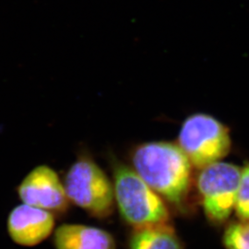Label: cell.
I'll return each instance as SVG.
<instances>
[{
  "label": "cell",
  "mask_w": 249,
  "mask_h": 249,
  "mask_svg": "<svg viewBox=\"0 0 249 249\" xmlns=\"http://www.w3.org/2000/svg\"><path fill=\"white\" fill-rule=\"evenodd\" d=\"M17 193L24 204L36 207L51 213L63 214L70 208L64 182L54 170L45 164L30 171L19 183Z\"/></svg>",
  "instance_id": "6"
},
{
  "label": "cell",
  "mask_w": 249,
  "mask_h": 249,
  "mask_svg": "<svg viewBox=\"0 0 249 249\" xmlns=\"http://www.w3.org/2000/svg\"><path fill=\"white\" fill-rule=\"evenodd\" d=\"M226 249H249V221L230 224L223 233Z\"/></svg>",
  "instance_id": "10"
},
{
  "label": "cell",
  "mask_w": 249,
  "mask_h": 249,
  "mask_svg": "<svg viewBox=\"0 0 249 249\" xmlns=\"http://www.w3.org/2000/svg\"><path fill=\"white\" fill-rule=\"evenodd\" d=\"M127 249H184V247L167 223L133 229Z\"/></svg>",
  "instance_id": "9"
},
{
  "label": "cell",
  "mask_w": 249,
  "mask_h": 249,
  "mask_svg": "<svg viewBox=\"0 0 249 249\" xmlns=\"http://www.w3.org/2000/svg\"><path fill=\"white\" fill-rule=\"evenodd\" d=\"M241 169L229 162L217 161L202 168L196 182L206 216L222 223L234 211Z\"/></svg>",
  "instance_id": "5"
},
{
  "label": "cell",
  "mask_w": 249,
  "mask_h": 249,
  "mask_svg": "<svg viewBox=\"0 0 249 249\" xmlns=\"http://www.w3.org/2000/svg\"><path fill=\"white\" fill-rule=\"evenodd\" d=\"M234 212L242 221H249V163L241 169Z\"/></svg>",
  "instance_id": "11"
},
{
  "label": "cell",
  "mask_w": 249,
  "mask_h": 249,
  "mask_svg": "<svg viewBox=\"0 0 249 249\" xmlns=\"http://www.w3.org/2000/svg\"><path fill=\"white\" fill-rule=\"evenodd\" d=\"M55 249H116L114 236L102 228L78 224L64 223L53 231Z\"/></svg>",
  "instance_id": "8"
},
{
  "label": "cell",
  "mask_w": 249,
  "mask_h": 249,
  "mask_svg": "<svg viewBox=\"0 0 249 249\" xmlns=\"http://www.w3.org/2000/svg\"><path fill=\"white\" fill-rule=\"evenodd\" d=\"M112 181L118 213L132 229L168 223L169 211L165 201L131 166L115 161Z\"/></svg>",
  "instance_id": "2"
},
{
  "label": "cell",
  "mask_w": 249,
  "mask_h": 249,
  "mask_svg": "<svg viewBox=\"0 0 249 249\" xmlns=\"http://www.w3.org/2000/svg\"><path fill=\"white\" fill-rule=\"evenodd\" d=\"M178 144L191 164L202 169L222 160L230 152L231 140L228 127L215 117L195 114L183 122Z\"/></svg>",
  "instance_id": "4"
},
{
  "label": "cell",
  "mask_w": 249,
  "mask_h": 249,
  "mask_svg": "<svg viewBox=\"0 0 249 249\" xmlns=\"http://www.w3.org/2000/svg\"><path fill=\"white\" fill-rule=\"evenodd\" d=\"M54 229V216L45 210L21 204L11 210L7 220L10 239L21 247H36L46 240Z\"/></svg>",
  "instance_id": "7"
},
{
  "label": "cell",
  "mask_w": 249,
  "mask_h": 249,
  "mask_svg": "<svg viewBox=\"0 0 249 249\" xmlns=\"http://www.w3.org/2000/svg\"><path fill=\"white\" fill-rule=\"evenodd\" d=\"M64 186L70 201L91 217L106 219L115 207L113 181L89 156H80L68 170Z\"/></svg>",
  "instance_id": "3"
},
{
  "label": "cell",
  "mask_w": 249,
  "mask_h": 249,
  "mask_svg": "<svg viewBox=\"0 0 249 249\" xmlns=\"http://www.w3.org/2000/svg\"><path fill=\"white\" fill-rule=\"evenodd\" d=\"M132 168L159 196L181 205L190 187L192 164L178 143L149 142L135 147Z\"/></svg>",
  "instance_id": "1"
}]
</instances>
